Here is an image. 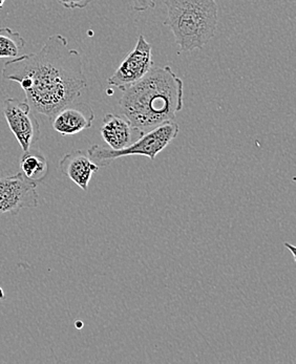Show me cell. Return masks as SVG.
<instances>
[{"label": "cell", "mask_w": 296, "mask_h": 364, "mask_svg": "<svg viewBox=\"0 0 296 364\" xmlns=\"http://www.w3.org/2000/svg\"><path fill=\"white\" fill-rule=\"evenodd\" d=\"M38 204L36 183L21 172L0 178V215H17L23 209L36 208Z\"/></svg>", "instance_id": "obj_5"}, {"label": "cell", "mask_w": 296, "mask_h": 364, "mask_svg": "<svg viewBox=\"0 0 296 364\" xmlns=\"http://www.w3.org/2000/svg\"><path fill=\"white\" fill-rule=\"evenodd\" d=\"M19 165H21V173L36 184L43 182L50 171L46 156L38 150L32 149L23 152Z\"/></svg>", "instance_id": "obj_11"}, {"label": "cell", "mask_w": 296, "mask_h": 364, "mask_svg": "<svg viewBox=\"0 0 296 364\" xmlns=\"http://www.w3.org/2000/svg\"><path fill=\"white\" fill-rule=\"evenodd\" d=\"M164 24L174 34L181 50H202L216 36L218 23L216 0H165Z\"/></svg>", "instance_id": "obj_3"}, {"label": "cell", "mask_w": 296, "mask_h": 364, "mask_svg": "<svg viewBox=\"0 0 296 364\" xmlns=\"http://www.w3.org/2000/svg\"><path fill=\"white\" fill-rule=\"evenodd\" d=\"M2 110L6 123L21 145L22 151L32 149L41 138V125L33 114L30 105L26 100L8 98L4 100Z\"/></svg>", "instance_id": "obj_6"}, {"label": "cell", "mask_w": 296, "mask_h": 364, "mask_svg": "<svg viewBox=\"0 0 296 364\" xmlns=\"http://www.w3.org/2000/svg\"><path fill=\"white\" fill-rule=\"evenodd\" d=\"M2 78L19 83L33 112L50 119L88 85L80 53L59 34L48 37L39 52L4 63Z\"/></svg>", "instance_id": "obj_1"}, {"label": "cell", "mask_w": 296, "mask_h": 364, "mask_svg": "<svg viewBox=\"0 0 296 364\" xmlns=\"http://www.w3.org/2000/svg\"><path fill=\"white\" fill-rule=\"evenodd\" d=\"M51 120L55 132L63 136H74L92 127L95 112L86 103L74 101L59 109Z\"/></svg>", "instance_id": "obj_8"}, {"label": "cell", "mask_w": 296, "mask_h": 364, "mask_svg": "<svg viewBox=\"0 0 296 364\" xmlns=\"http://www.w3.org/2000/svg\"><path fill=\"white\" fill-rule=\"evenodd\" d=\"M152 46L143 35H140L134 50L128 53L116 72L108 79V85L125 92L140 81L152 70Z\"/></svg>", "instance_id": "obj_7"}, {"label": "cell", "mask_w": 296, "mask_h": 364, "mask_svg": "<svg viewBox=\"0 0 296 364\" xmlns=\"http://www.w3.org/2000/svg\"><path fill=\"white\" fill-rule=\"evenodd\" d=\"M156 6L154 0H132V10L136 12H145Z\"/></svg>", "instance_id": "obj_13"}, {"label": "cell", "mask_w": 296, "mask_h": 364, "mask_svg": "<svg viewBox=\"0 0 296 364\" xmlns=\"http://www.w3.org/2000/svg\"><path fill=\"white\" fill-rule=\"evenodd\" d=\"M179 132L180 127L178 123L176 121H169L144 132L142 136L127 149L112 150L95 144L88 151L92 161L100 167L108 166L110 163L125 156H143L154 161L157 156L176 138Z\"/></svg>", "instance_id": "obj_4"}, {"label": "cell", "mask_w": 296, "mask_h": 364, "mask_svg": "<svg viewBox=\"0 0 296 364\" xmlns=\"http://www.w3.org/2000/svg\"><path fill=\"white\" fill-rule=\"evenodd\" d=\"M66 9L75 10V9H85L90 4L92 0H58Z\"/></svg>", "instance_id": "obj_14"}, {"label": "cell", "mask_w": 296, "mask_h": 364, "mask_svg": "<svg viewBox=\"0 0 296 364\" xmlns=\"http://www.w3.org/2000/svg\"><path fill=\"white\" fill-rule=\"evenodd\" d=\"M26 46V41L18 32L10 28H0V59L16 58Z\"/></svg>", "instance_id": "obj_12"}, {"label": "cell", "mask_w": 296, "mask_h": 364, "mask_svg": "<svg viewBox=\"0 0 296 364\" xmlns=\"http://www.w3.org/2000/svg\"><path fill=\"white\" fill-rule=\"evenodd\" d=\"M100 134L108 149L121 150L138 140L144 132L132 127L125 117L108 112L103 117Z\"/></svg>", "instance_id": "obj_9"}, {"label": "cell", "mask_w": 296, "mask_h": 364, "mask_svg": "<svg viewBox=\"0 0 296 364\" xmlns=\"http://www.w3.org/2000/svg\"><path fill=\"white\" fill-rule=\"evenodd\" d=\"M4 2H6V0H0V9L4 6Z\"/></svg>", "instance_id": "obj_15"}, {"label": "cell", "mask_w": 296, "mask_h": 364, "mask_svg": "<svg viewBox=\"0 0 296 364\" xmlns=\"http://www.w3.org/2000/svg\"><path fill=\"white\" fill-rule=\"evenodd\" d=\"M59 169L79 188L88 191L92 176L99 171L100 166L92 161L88 150H74L64 154L59 162Z\"/></svg>", "instance_id": "obj_10"}, {"label": "cell", "mask_w": 296, "mask_h": 364, "mask_svg": "<svg viewBox=\"0 0 296 364\" xmlns=\"http://www.w3.org/2000/svg\"><path fill=\"white\" fill-rule=\"evenodd\" d=\"M119 105L132 127L147 132L174 121L184 107V83L169 65L152 66L140 81L123 92Z\"/></svg>", "instance_id": "obj_2"}]
</instances>
